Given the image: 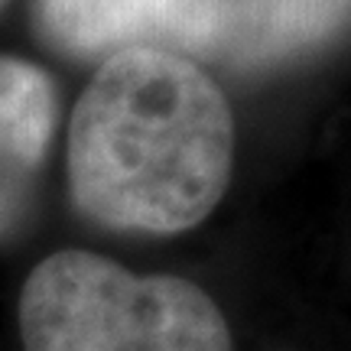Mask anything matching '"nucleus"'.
<instances>
[{
	"instance_id": "1",
	"label": "nucleus",
	"mask_w": 351,
	"mask_h": 351,
	"mask_svg": "<svg viewBox=\"0 0 351 351\" xmlns=\"http://www.w3.org/2000/svg\"><path fill=\"white\" fill-rule=\"evenodd\" d=\"M231 153V111L212 78L169 49H127L75 104L72 195L108 228L173 234L218 205Z\"/></svg>"
},
{
	"instance_id": "2",
	"label": "nucleus",
	"mask_w": 351,
	"mask_h": 351,
	"mask_svg": "<svg viewBox=\"0 0 351 351\" xmlns=\"http://www.w3.org/2000/svg\"><path fill=\"white\" fill-rule=\"evenodd\" d=\"M26 351H231L218 306L179 276H137L98 254L43 261L20 300Z\"/></svg>"
},
{
	"instance_id": "3",
	"label": "nucleus",
	"mask_w": 351,
	"mask_h": 351,
	"mask_svg": "<svg viewBox=\"0 0 351 351\" xmlns=\"http://www.w3.org/2000/svg\"><path fill=\"white\" fill-rule=\"evenodd\" d=\"M39 23L59 46L82 56L127 49H205L225 36V0H39Z\"/></svg>"
},
{
	"instance_id": "4",
	"label": "nucleus",
	"mask_w": 351,
	"mask_h": 351,
	"mask_svg": "<svg viewBox=\"0 0 351 351\" xmlns=\"http://www.w3.org/2000/svg\"><path fill=\"white\" fill-rule=\"evenodd\" d=\"M56 121L49 78L36 65L0 59V231L16 221Z\"/></svg>"
},
{
	"instance_id": "5",
	"label": "nucleus",
	"mask_w": 351,
	"mask_h": 351,
	"mask_svg": "<svg viewBox=\"0 0 351 351\" xmlns=\"http://www.w3.org/2000/svg\"><path fill=\"white\" fill-rule=\"evenodd\" d=\"M351 13V0H244L241 43L251 56H274L313 43Z\"/></svg>"
},
{
	"instance_id": "6",
	"label": "nucleus",
	"mask_w": 351,
	"mask_h": 351,
	"mask_svg": "<svg viewBox=\"0 0 351 351\" xmlns=\"http://www.w3.org/2000/svg\"><path fill=\"white\" fill-rule=\"evenodd\" d=\"M0 3H3V0H0Z\"/></svg>"
}]
</instances>
